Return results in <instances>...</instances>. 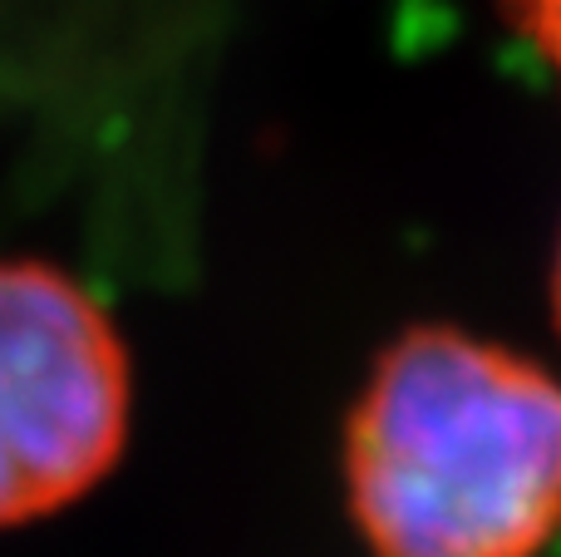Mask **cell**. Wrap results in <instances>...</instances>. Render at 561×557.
Wrapping results in <instances>:
<instances>
[{
	"label": "cell",
	"instance_id": "cell-2",
	"mask_svg": "<svg viewBox=\"0 0 561 557\" xmlns=\"http://www.w3.org/2000/svg\"><path fill=\"white\" fill-rule=\"evenodd\" d=\"M134 434V361L65 266L0 257V533L75 509Z\"/></svg>",
	"mask_w": 561,
	"mask_h": 557
},
{
	"label": "cell",
	"instance_id": "cell-3",
	"mask_svg": "<svg viewBox=\"0 0 561 557\" xmlns=\"http://www.w3.org/2000/svg\"><path fill=\"white\" fill-rule=\"evenodd\" d=\"M493 10L561 89V0H493Z\"/></svg>",
	"mask_w": 561,
	"mask_h": 557
},
{
	"label": "cell",
	"instance_id": "cell-1",
	"mask_svg": "<svg viewBox=\"0 0 561 557\" xmlns=\"http://www.w3.org/2000/svg\"><path fill=\"white\" fill-rule=\"evenodd\" d=\"M369 557H542L561 538V371L428 321L369 361L340 430Z\"/></svg>",
	"mask_w": 561,
	"mask_h": 557
},
{
	"label": "cell",
	"instance_id": "cell-4",
	"mask_svg": "<svg viewBox=\"0 0 561 557\" xmlns=\"http://www.w3.org/2000/svg\"><path fill=\"white\" fill-rule=\"evenodd\" d=\"M547 306H552V326H557V341H561V232L552 247V276H547Z\"/></svg>",
	"mask_w": 561,
	"mask_h": 557
}]
</instances>
